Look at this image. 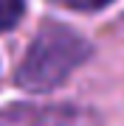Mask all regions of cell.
Returning <instances> with one entry per match:
<instances>
[{
    "mask_svg": "<svg viewBox=\"0 0 124 126\" xmlns=\"http://www.w3.org/2000/svg\"><path fill=\"white\" fill-rule=\"evenodd\" d=\"M87 56H90V45L76 31L59 23H45L28 45L14 79L23 90L48 93L59 87Z\"/></svg>",
    "mask_w": 124,
    "mask_h": 126,
    "instance_id": "cell-1",
    "label": "cell"
},
{
    "mask_svg": "<svg viewBox=\"0 0 124 126\" xmlns=\"http://www.w3.org/2000/svg\"><path fill=\"white\" fill-rule=\"evenodd\" d=\"M23 11H25V0H0V31L14 28Z\"/></svg>",
    "mask_w": 124,
    "mask_h": 126,
    "instance_id": "cell-2",
    "label": "cell"
},
{
    "mask_svg": "<svg viewBox=\"0 0 124 126\" xmlns=\"http://www.w3.org/2000/svg\"><path fill=\"white\" fill-rule=\"evenodd\" d=\"M54 3L62 9H74V11H96V9L110 6L113 0H54Z\"/></svg>",
    "mask_w": 124,
    "mask_h": 126,
    "instance_id": "cell-3",
    "label": "cell"
}]
</instances>
